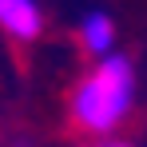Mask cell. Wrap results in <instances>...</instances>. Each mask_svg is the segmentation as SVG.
Returning <instances> with one entry per match:
<instances>
[{
  "label": "cell",
  "instance_id": "1",
  "mask_svg": "<svg viewBox=\"0 0 147 147\" xmlns=\"http://www.w3.org/2000/svg\"><path fill=\"white\" fill-rule=\"evenodd\" d=\"M131 96H135V68L127 56H99L96 72L88 76L72 96V119L92 131V135H107L123 123L131 111Z\"/></svg>",
  "mask_w": 147,
  "mask_h": 147
},
{
  "label": "cell",
  "instance_id": "2",
  "mask_svg": "<svg viewBox=\"0 0 147 147\" xmlns=\"http://www.w3.org/2000/svg\"><path fill=\"white\" fill-rule=\"evenodd\" d=\"M0 28L16 40H36L44 28L40 4L36 0H0Z\"/></svg>",
  "mask_w": 147,
  "mask_h": 147
},
{
  "label": "cell",
  "instance_id": "3",
  "mask_svg": "<svg viewBox=\"0 0 147 147\" xmlns=\"http://www.w3.org/2000/svg\"><path fill=\"white\" fill-rule=\"evenodd\" d=\"M80 40H84V48L92 52V56H107V52L115 48V24H111V16L88 12L84 16V28H80Z\"/></svg>",
  "mask_w": 147,
  "mask_h": 147
},
{
  "label": "cell",
  "instance_id": "4",
  "mask_svg": "<svg viewBox=\"0 0 147 147\" xmlns=\"http://www.w3.org/2000/svg\"><path fill=\"white\" fill-rule=\"evenodd\" d=\"M99 147H127V143H99Z\"/></svg>",
  "mask_w": 147,
  "mask_h": 147
}]
</instances>
